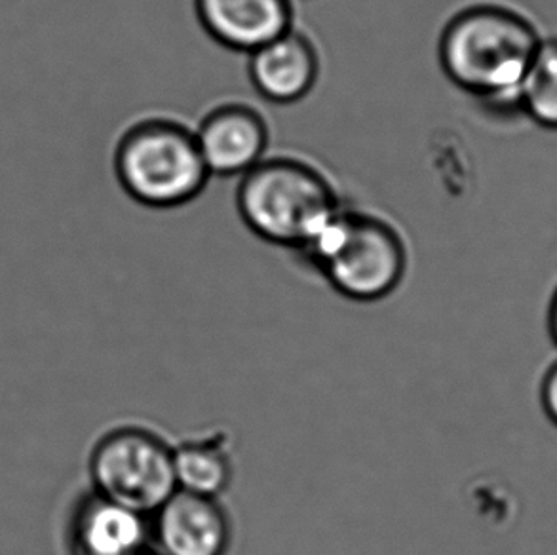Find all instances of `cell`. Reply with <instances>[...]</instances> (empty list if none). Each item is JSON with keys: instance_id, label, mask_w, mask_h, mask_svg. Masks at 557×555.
<instances>
[{"instance_id": "1", "label": "cell", "mask_w": 557, "mask_h": 555, "mask_svg": "<svg viewBox=\"0 0 557 555\" xmlns=\"http://www.w3.org/2000/svg\"><path fill=\"white\" fill-rule=\"evenodd\" d=\"M543 37L525 15L498 4L462 8L445 23L437 60L453 86L493 114L520 113L521 86Z\"/></svg>"}, {"instance_id": "2", "label": "cell", "mask_w": 557, "mask_h": 555, "mask_svg": "<svg viewBox=\"0 0 557 555\" xmlns=\"http://www.w3.org/2000/svg\"><path fill=\"white\" fill-rule=\"evenodd\" d=\"M343 206L332 177L297 155H267L236 187V210L244 225L272 246L297 251Z\"/></svg>"}, {"instance_id": "3", "label": "cell", "mask_w": 557, "mask_h": 555, "mask_svg": "<svg viewBox=\"0 0 557 555\" xmlns=\"http://www.w3.org/2000/svg\"><path fill=\"white\" fill-rule=\"evenodd\" d=\"M345 299L376 303L398 289L409 267L404 234L373 211L343 206L301 249Z\"/></svg>"}, {"instance_id": "4", "label": "cell", "mask_w": 557, "mask_h": 555, "mask_svg": "<svg viewBox=\"0 0 557 555\" xmlns=\"http://www.w3.org/2000/svg\"><path fill=\"white\" fill-rule=\"evenodd\" d=\"M111 170L126 196L152 210L193 202L211 177L195 128L172 116H145L122 130Z\"/></svg>"}, {"instance_id": "5", "label": "cell", "mask_w": 557, "mask_h": 555, "mask_svg": "<svg viewBox=\"0 0 557 555\" xmlns=\"http://www.w3.org/2000/svg\"><path fill=\"white\" fill-rule=\"evenodd\" d=\"M96 495L151 518L177 491L174 445L145 428L113 430L91 453Z\"/></svg>"}, {"instance_id": "6", "label": "cell", "mask_w": 557, "mask_h": 555, "mask_svg": "<svg viewBox=\"0 0 557 555\" xmlns=\"http://www.w3.org/2000/svg\"><path fill=\"white\" fill-rule=\"evenodd\" d=\"M196 141L211 177H238L256 168L271 147L264 114L244 101L210 109L195 128Z\"/></svg>"}, {"instance_id": "7", "label": "cell", "mask_w": 557, "mask_h": 555, "mask_svg": "<svg viewBox=\"0 0 557 555\" xmlns=\"http://www.w3.org/2000/svg\"><path fill=\"white\" fill-rule=\"evenodd\" d=\"M151 541L160 555H226L233 521L221 498L175 491L151 516Z\"/></svg>"}, {"instance_id": "8", "label": "cell", "mask_w": 557, "mask_h": 555, "mask_svg": "<svg viewBox=\"0 0 557 555\" xmlns=\"http://www.w3.org/2000/svg\"><path fill=\"white\" fill-rule=\"evenodd\" d=\"M320 52L297 27L248 53V76L257 94L276 106H294L314 90L320 78Z\"/></svg>"}, {"instance_id": "9", "label": "cell", "mask_w": 557, "mask_h": 555, "mask_svg": "<svg viewBox=\"0 0 557 555\" xmlns=\"http://www.w3.org/2000/svg\"><path fill=\"white\" fill-rule=\"evenodd\" d=\"M202 29L226 50L251 53L295 27L294 0H195Z\"/></svg>"}, {"instance_id": "10", "label": "cell", "mask_w": 557, "mask_h": 555, "mask_svg": "<svg viewBox=\"0 0 557 555\" xmlns=\"http://www.w3.org/2000/svg\"><path fill=\"white\" fill-rule=\"evenodd\" d=\"M151 518L106 496L83 504L73 527L76 555H136L149 548Z\"/></svg>"}, {"instance_id": "11", "label": "cell", "mask_w": 557, "mask_h": 555, "mask_svg": "<svg viewBox=\"0 0 557 555\" xmlns=\"http://www.w3.org/2000/svg\"><path fill=\"white\" fill-rule=\"evenodd\" d=\"M177 489L193 495L221 498L234 480L233 442L223 432L198 435L174 445Z\"/></svg>"}, {"instance_id": "12", "label": "cell", "mask_w": 557, "mask_h": 555, "mask_svg": "<svg viewBox=\"0 0 557 555\" xmlns=\"http://www.w3.org/2000/svg\"><path fill=\"white\" fill-rule=\"evenodd\" d=\"M520 113L557 132V38H543L521 86Z\"/></svg>"}, {"instance_id": "13", "label": "cell", "mask_w": 557, "mask_h": 555, "mask_svg": "<svg viewBox=\"0 0 557 555\" xmlns=\"http://www.w3.org/2000/svg\"><path fill=\"white\" fill-rule=\"evenodd\" d=\"M539 404L544 417L548 419L552 427L557 428V358L543 371L541 383H539Z\"/></svg>"}, {"instance_id": "14", "label": "cell", "mask_w": 557, "mask_h": 555, "mask_svg": "<svg viewBox=\"0 0 557 555\" xmlns=\"http://www.w3.org/2000/svg\"><path fill=\"white\" fill-rule=\"evenodd\" d=\"M546 330H548L552 345L557 348V287L552 293L548 310H546Z\"/></svg>"}, {"instance_id": "15", "label": "cell", "mask_w": 557, "mask_h": 555, "mask_svg": "<svg viewBox=\"0 0 557 555\" xmlns=\"http://www.w3.org/2000/svg\"><path fill=\"white\" fill-rule=\"evenodd\" d=\"M136 555H160V554H159V552H157V550L147 548V550H144V552H139V554H136Z\"/></svg>"}]
</instances>
